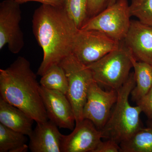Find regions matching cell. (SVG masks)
Listing matches in <instances>:
<instances>
[{"mask_svg":"<svg viewBox=\"0 0 152 152\" xmlns=\"http://www.w3.org/2000/svg\"><path fill=\"white\" fill-rule=\"evenodd\" d=\"M34 121L24 112L0 98V124L29 137Z\"/></svg>","mask_w":152,"mask_h":152,"instance_id":"obj_14","label":"cell"},{"mask_svg":"<svg viewBox=\"0 0 152 152\" xmlns=\"http://www.w3.org/2000/svg\"><path fill=\"white\" fill-rule=\"evenodd\" d=\"M32 23L33 34L43 52L37 73L42 77L50 68L59 64L72 53L79 29L64 6L41 5L34 12Z\"/></svg>","mask_w":152,"mask_h":152,"instance_id":"obj_1","label":"cell"},{"mask_svg":"<svg viewBox=\"0 0 152 152\" xmlns=\"http://www.w3.org/2000/svg\"><path fill=\"white\" fill-rule=\"evenodd\" d=\"M117 0H107L106 1L105 8L113 4Z\"/></svg>","mask_w":152,"mask_h":152,"instance_id":"obj_25","label":"cell"},{"mask_svg":"<svg viewBox=\"0 0 152 152\" xmlns=\"http://www.w3.org/2000/svg\"><path fill=\"white\" fill-rule=\"evenodd\" d=\"M124 41L137 61L152 66V25L131 20Z\"/></svg>","mask_w":152,"mask_h":152,"instance_id":"obj_12","label":"cell"},{"mask_svg":"<svg viewBox=\"0 0 152 152\" xmlns=\"http://www.w3.org/2000/svg\"><path fill=\"white\" fill-rule=\"evenodd\" d=\"M121 152H152V120L148 127H141L120 144Z\"/></svg>","mask_w":152,"mask_h":152,"instance_id":"obj_16","label":"cell"},{"mask_svg":"<svg viewBox=\"0 0 152 152\" xmlns=\"http://www.w3.org/2000/svg\"><path fill=\"white\" fill-rule=\"evenodd\" d=\"M26 135L0 124V152H26Z\"/></svg>","mask_w":152,"mask_h":152,"instance_id":"obj_17","label":"cell"},{"mask_svg":"<svg viewBox=\"0 0 152 152\" xmlns=\"http://www.w3.org/2000/svg\"><path fill=\"white\" fill-rule=\"evenodd\" d=\"M120 42L96 30L79 29L74 42L72 53L88 65L96 61L118 48Z\"/></svg>","mask_w":152,"mask_h":152,"instance_id":"obj_7","label":"cell"},{"mask_svg":"<svg viewBox=\"0 0 152 152\" xmlns=\"http://www.w3.org/2000/svg\"><path fill=\"white\" fill-rule=\"evenodd\" d=\"M64 7L76 27L81 29L88 19V0H64Z\"/></svg>","mask_w":152,"mask_h":152,"instance_id":"obj_19","label":"cell"},{"mask_svg":"<svg viewBox=\"0 0 152 152\" xmlns=\"http://www.w3.org/2000/svg\"><path fill=\"white\" fill-rule=\"evenodd\" d=\"M107 0H88V19L96 16L105 8Z\"/></svg>","mask_w":152,"mask_h":152,"instance_id":"obj_23","label":"cell"},{"mask_svg":"<svg viewBox=\"0 0 152 152\" xmlns=\"http://www.w3.org/2000/svg\"><path fill=\"white\" fill-rule=\"evenodd\" d=\"M118 97V91H104L94 81L90 85L83 111V119L89 120L101 130L108 120Z\"/></svg>","mask_w":152,"mask_h":152,"instance_id":"obj_9","label":"cell"},{"mask_svg":"<svg viewBox=\"0 0 152 152\" xmlns=\"http://www.w3.org/2000/svg\"><path fill=\"white\" fill-rule=\"evenodd\" d=\"M102 139L101 130L90 120L84 119L70 134L63 135L62 152H94Z\"/></svg>","mask_w":152,"mask_h":152,"instance_id":"obj_11","label":"cell"},{"mask_svg":"<svg viewBox=\"0 0 152 152\" xmlns=\"http://www.w3.org/2000/svg\"><path fill=\"white\" fill-rule=\"evenodd\" d=\"M136 85L131 92L132 99L136 102L141 99L152 86V66L148 63L137 61L132 56Z\"/></svg>","mask_w":152,"mask_h":152,"instance_id":"obj_15","label":"cell"},{"mask_svg":"<svg viewBox=\"0 0 152 152\" xmlns=\"http://www.w3.org/2000/svg\"><path fill=\"white\" fill-rule=\"evenodd\" d=\"M133 55L125 45L120 42L118 48L95 62L88 65L94 80L100 86L118 91L126 82L133 68Z\"/></svg>","mask_w":152,"mask_h":152,"instance_id":"obj_4","label":"cell"},{"mask_svg":"<svg viewBox=\"0 0 152 152\" xmlns=\"http://www.w3.org/2000/svg\"><path fill=\"white\" fill-rule=\"evenodd\" d=\"M129 8L132 16L143 23L152 25V0H132Z\"/></svg>","mask_w":152,"mask_h":152,"instance_id":"obj_20","label":"cell"},{"mask_svg":"<svg viewBox=\"0 0 152 152\" xmlns=\"http://www.w3.org/2000/svg\"><path fill=\"white\" fill-rule=\"evenodd\" d=\"M135 85L133 72L118 91V97L113 110L101 130L102 138L112 140L120 145L142 127L140 118L141 110L137 105L132 106L129 102L130 95Z\"/></svg>","mask_w":152,"mask_h":152,"instance_id":"obj_3","label":"cell"},{"mask_svg":"<svg viewBox=\"0 0 152 152\" xmlns=\"http://www.w3.org/2000/svg\"><path fill=\"white\" fill-rule=\"evenodd\" d=\"M39 83L41 86L46 88L67 94L68 89L67 77L64 69L59 64L50 68L42 76Z\"/></svg>","mask_w":152,"mask_h":152,"instance_id":"obj_18","label":"cell"},{"mask_svg":"<svg viewBox=\"0 0 152 152\" xmlns=\"http://www.w3.org/2000/svg\"><path fill=\"white\" fill-rule=\"evenodd\" d=\"M131 16L128 0H117L113 4L88 19L80 29L96 30L121 42L129 29Z\"/></svg>","mask_w":152,"mask_h":152,"instance_id":"obj_6","label":"cell"},{"mask_svg":"<svg viewBox=\"0 0 152 152\" xmlns=\"http://www.w3.org/2000/svg\"><path fill=\"white\" fill-rule=\"evenodd\" d=\"M40 88L37 75L24 57H18L8 67L0 69V98L37 123L49 120Z\"/></svg>","mask_w":152,"mask_h":152,"instance_id":"obj_2","label":"cell"},{"mask_svg":"<svg viewBox=\"0 0 152 152\" xmlns=\"http://www.w3.org/2000/svg\"><path fill=\"white\" fill-rule=\"evenodd\" d=\"M105 141L101 140L94 152H121L119 144L111 140Z\"/></svg>","mask_w":152,"mask_h":152,"instance_id":"obj_22","label":"cell"},{"mask_svg":"<svg viewBox=\"0 0 152 152\" xmlns=\"http://www.w3.org/2000/svg\"><path fill=\"white\" fill-rule=\"evenodd\" d=\"M58 127L50 120L37 123L30 138L29 148L32 152H62L63 135Z\"/></svg>","mask_w":152,"mask_h":152,"instance_id":"obj_13","label":"cell"},{"mask_svg":"<svg viewBox=\"0 0 152 152\" xmlns=\"http://www.w3.org/2000/svg\"><path fill=\"white\" fill-rule=\"evenodd\" d=\"M67 77L66 96L70 102L75 114L76 124L84 119L83 111L90 85L93 81L91 71L73 53L60 63Z\"/></svg>","mask_w":152,"mask_h":152,"instance_id":"obj_5","label":"cell"},{"mask_svg":"<svg viewBox=\"0 0 152 152\" xmlns=\"http://www.w3.org/2000/svg\"><path fill=\"white\" fill-rule=\"evenodd\" d=\"M20 4L14 0H4L0 4V50L7 45L13 54L20 53L24 45L23 34L20 26Z\"/></svg>","mask_w":152,"mask_h":152,"instance_id":"obj_8","label":"cell"},{"mask_svg":"<svg viewBox=\"0 0 152 152\" xmlns=\"http://www.w3.org/2000/svg\"><path fill=\"white\" fill-rule=\"evenodd\" d=\"M20 4H24L30 1L38 2L42 4L49 5L55 7L64 6V0H14Z\"/></svg>","mask_w":152,"mask_h":152,"instance_id":"obj_24","label":"cell"},{"mask_svg":"<svg viewBox=\"0 0 152 152\" xmlns=\"http://www.w3.org/2000/svg\"><path fill=\"white\" fill-rule=\"evenodd\" d=\"M40 91L48 119L59 128L73 130L75 118L66 95L41 86Z\"/></svg>","mask_w":152,"mask_h":152,"instance_id":"obj_10","label":"cell"},{"mask_svg":"<svg viewBox=\"0 0 152 152\" xmlns=\"http://www.w3.org/2000/svg\"><path fill=\"white\" fill-rule=\"evenodd\" d=\"M149 120H152V86L149 91L141 99L136 102Z\"/></svg>","mask_w":152,"mask_h":152,"instance_id":"obj_21","label":"cell"}]
</instances>
